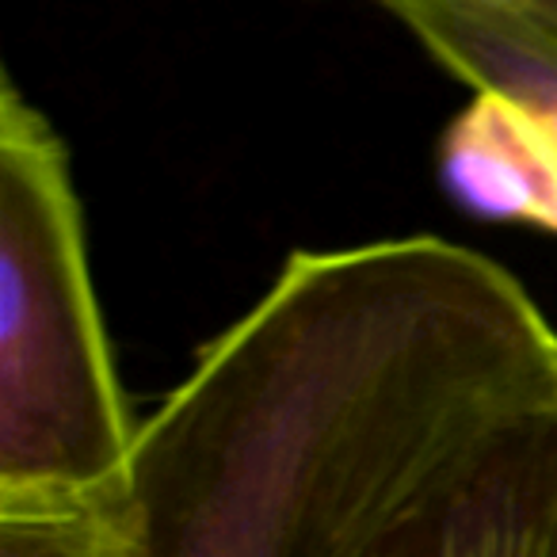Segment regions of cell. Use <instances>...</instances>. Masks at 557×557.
Here are the masks:
<instances>
[{"mask_svg": "<svg viewBox=\"0 0 557 557\" xmlns=\"http://www.w3.org/2000/svg\"><path fill=\"white\" fill-rule=\"evenodd\" d=\"M440 172L470 214L557 233V161L539 126L511 103L473 96L443 134Z\"/></svg>", "mask_w": 557, "mask_h": 557, "instance_id": "obj_5", "label": "cell"}, {"mask_svg": "<svg viewBox=\"0 0 557 557\" xmlns=\"http://www.w3.org/2000/svg\"><path fill=\"white\" fill-rule=\"evenodd\" d=\"M382 12L473 96L523 111L557 161V0H389Z\"/></svg>", "mask_w": 557, "mask_h": 557, "instance_id": "obj_4", "label": "cell"}, {"mask_svg": "<svg viewBox=\"0 0 557 557\" xmlns=\"http://www.w3.org/2000/svg\"><path fill=\"white\" fill-rule=\"evenodd\" d=\"M379 557H557V401L496 428Z\"/></svg>", "mask_w": 557, "mask_h": 557, "instance_id": "obj_3", "label": "cell"}, {"mask_svg": "<svg viewBox=\"0 0 557 557\" xmlns=\"http://www.w3.org/2000/svg\"><path fill=\"white\" fill-rule=\"evenodd\" d=\"M546 401L557 333L485 252L428 233L302 248L138 424L108 557H379Z\"/></svg>", "mask_w": 557, "mask_h": 557, "instance_id": "obj_1", "label": "cell"}, {"mask_svg": "<svg viewBox=\"0 0 557 557\" xmlns=\"http://www.w3.org/2000/svg\"><path fill=\"white\" fill-rule=\"evenodd\" d=\"M138 424L96 302L85 214L50 119L0 81V511L100 504Z\"/></svg>", "mask_w": 557, "mask_h": 557, "instance_id": "obj_2", "label": "cell"}, {"mask_svg": "<svg viewBox=\"0 0 557 557\" xmlns=\"http://www.w3.org/2000/svg\"><path fill=\"white\" fill-rule=\"evenodd\" d=\"M111 500L0 511V557H108Z\"/></svg>", "mask_w": 557, "mask_h": 557, "instance_id": "obj_6", "label": "cell"}]
</instances>
